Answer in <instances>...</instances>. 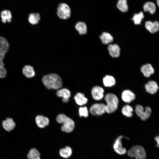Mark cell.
Returning a JSON list of instances; mask_svg holds the SVG:
<instances>
[{
  "label": "cell",
  "instance_id": "21",
  "mask_svg": "<svg viewBox=\"0 0 159 159\" xmlns=\"http://www.w3.org/2000/svg\"><path fill=\"white\" fill-rule=\"evenodd\" d=\"M9 44L7 40L0 45V60L2 61L5 54L9 48Z\"/></svg>",
  "mask_w": 159,
  "mask_h": 159
},
{
  "label": "cell",
  "instance_id": "36",
  "mask_svg": "<svg viewBox=\"0 0 159 159\" xmlns=\"http://www.w3.org/2000/svg\"><path fill=\"white\" fill-rule=\"evenodd\" d=\"M62 100L63 102L66 103L68 102L69 101V99L63 98Z\"/></svg>",
  "mask_w": 159,
  "mask_h": 159
},
{
  "label": "cell",
  "instance_id": "10",
  "mask_svg": "<svg viewBox=\"0 0 159 159\" xmlns=\"http://www.w3.org/2000/svg\"><path fill=\"white\" fill-rule=\"evenodd\" d=\"M110 55L113 57H117L120 56V49L119 46L116 44H110L108 47Z\"/></svg>",
  "mask_w": 159,
  "mask_h": 159
},
{
  "label": "cell",
  "instance_id": "7",
  "mask_svg": "<svg viewBox=\"0 0 159 159\" xmlns=\"http://www.w3.org/2000/svg\"><path fill=\"white\" fill-rule=\"evenodd\" d=\"M90 111L94 115H100L106 112L105 105L103 103L93 104L90 107Z\"/></svg>",
  "mask_w": 159,
  "mask_h": 159
},
{
  "label": "cell",
  "instance_id": "22",
  "mask_svg": "<svg viewBox=\"0 0 159 159\" xmlns=\"http://www.w3.org/2000/svg\"><path fill=\"white\" fill-rule=\"evenodd\" d=\"M100 37L102 43L104 44L111 43L113 40L112 36L110 33L106 32H103Z\"/></svg>",
  "mask_w": 159,
  "mask_h": 159
},
{
  "label": "cell",
  "instance_id": "20",
  "mask_svg": "<svg viewBox=\"0 0 159 159\" xmlns=\"http://www.w3.org/2000/svg\"><path fill=\"white\" fill-rule=\"evenodd\" d=\"M1 21L4 23L11 22L12 15L9 11L7 10L2 11L1 12Z\"/></svg>",
  "mask_w": 159,
  "mask_h": 159
},
{
  "label": "cell",
  "instance_id": "11",
  "mask_svg": "<svg viewBox=\"0 0 159 159\" xmlns=\"http://www.w3.org/2000/svg\"><path fill=\"white\" fill-rule=\"evenodd\" d=\"M135 98V94L129 90H124L122 94V99L125 102L130 103L134 100Z\"/></svg>",
  "mask_w": 159,
  "mask_h": 159
},
{
  "label": "cell",
  "instance_id": "12",
  "mask_svg": "<svg viewBox=\"0 0 159 159\" xmlns=\"http://www.w3.org/2000/svg\"><path fill=\"white\" fill-rule=\"evenodd\" d=\"M145 87L147 92L152 94L156 93L158 89L157 83L153 81H149L145 85Z\"/></svg>",
  "mask_w": 159,
  "mask_h": 159
},
{
  "label": "cell",
  "instance_id": "30",
  "mask_svg": "<svg viewBox=\"0 0 159 159\" xmlns=\"http://www.w3.org/2000/svg\"><path fill=\"white\" fill-rule=\"evenodd\" d=\"M133 111L132 107L128 105L124 106L122 110L123 114L127 117H131L132 116Z\"/></svg>",
  "mask_w": 159,
  "mask_h": 159
},
{
  "label": "cell",
  "instance_id": "1",
  "mask_svg": "<svg viewBox=\"0 0 159 159\" xmlns=\"http://www.w3.org/2000/svg\"><path fill=\"white\" fill-rule=\"evenodd\" d=\"M42 82L48 89L57 90L61 88L62 85L61 78L58 74H51L44 76L42 79Z\"/></svg>",
  "mask_w": 159,
  "mask_h": 159
},
{
  "label": "cell",
  "instance_id": "3",
  "mask_svg": "<svg viewBox=\"0 0 159 159\" xmlns=\"http://www.w3.org/2000/svg\"><path fill=\"white\" fill-rule=\"evenodd\" d=\"M107 104L105 105L106 112L108 113H112L117 109L118 103V100L114 94L108 93L105 97Z\"/></svg>",
  "mask_w": 159,
  "mask_h": 159
},
{
  "label": "cell",
  "instance_id": "35",
  "mask_svg": "<svg viewBox=\"0 0 159 159\" xmlns=\"http://www.w3.org/2000/svg\"><path fill=\"white\" fill-rule=\"evenodd\" d=\"M159 137L158 136H157L155 138V140L156 141L157 144L156 145L157 147H159Z\"/></svg>",
  "mask_w": 159,
  "mask_h": 159
},
{
  "label": "cell",
  "instance_id": "37",
  "mask_svg": "<svg viewBox=\"0 0 159 159\" xmlns=\"http://www.w3.org/2000/svg\"><path fill=\"white\" fill-rule=\"evenodd\" d=\"M157 3L158 6H159V0H157Z\"/></svg>",
  "mask_w": 159,
  "mask_h": 159
},
{
  "label": "cell",
  "instance_id": "33",
  "mask_svg": "<svg viewBox=\"0 0 159 159\" xmlns=\"http://www.w3.org/2000/svg\"><path fill=\"white\" fill-rule=\"evenodd\" d=\"M7 74L6 69L4 67H0V78H5Z\"/></svg>",
  "mask_w": 159,
  "mask_h": 159
},
{
  "label": "cell",
  "instance_id": "31",
  "mask_svg": "<svg viewBox=\"0 0 159 159\" xmlns=\"http://www.w3.org/2000/svg\"><path fill=\"white\" fill-rule=\"evenodd\" d=\"M144 18V15L143 12L141 11L138 14H135L132 19L133 21L135 24H140L142 19Z\"/></svg>",
  "mask_w": 159,
  "mask_h": 159
},
{
  "label": "cell",
  "instance_id": "27",
  "mask_svg": "<svg viewBox=\"0 0 159 159\" xmlns=\"http://www.w3.org/2000/svg\"><path fill=\"white\" fill-rule=\"evenodd\" d=\"M40 19V15L38 13H31L29 14L28 17L29 22L33 25L38 23Z\"/></svg>",
  "mask_w": 159,
  "mask_h": 159
},
{
  "label": "cell",
  "instance_id": "2",
  "mask_svg": "<svg viewBox=\"0 0 159 159\" xmlns=\"http://www.w3.org/2000/svg\"><path fill=\"white\" fill-rule=\"evenodd\" d=\"M56 120L58 123L63 124L61 128L63 131L69 133L73 130L75 126L74 121L65 115H59L56 118Z\"/></svg>",
  "mask_w": 159,
  "mask_h": 159
},
{
  "label": "cell",
  "instance_id": "14",
  "mask_svg": "<svg viewBox=\"0 0 159 159\" xmlns=\"http://www.w3.org/2000/svg\"><path fill=\"white\" fill-rule=\"evenodd\" d=\"M145 26L149 32L154 33L158 32L159 29V24L157 21L152 22L150 21H146Z\"/></svg>",
  "mask_w": 159,
  "mask_h": 159
},
{
  "label": "cell",
  "instance_id": "4",
  "mask_svg": "<svg viewBox=\"0 0 159 159\" xmlns=\"http://www.w3.org/2000/svg\"><path fill=\"white\" fill-rule=\"evenodd\" d=\"M128 155L135 159H146V153L144 148L141 146L136 145L131 148L128 151Z\"/></svg>",
  "mask_w": 159,
  "mask_h": 159
},
{
  "label": "cell",
  "instance_id": "34",
  "mask_svg": "<svg viewBox=\"0 0 159 159\" xmlns=\"http://www.w3.org/2000/svg\"><path fill=\"white\" fill-rule=\"evenodd\" d=\"M7 40L4 37H0V45Z\"/></svg>",
  "mask_w": 159,
  "mask_h": 159
},
{
  "label": "cell",
  "instance_id": "25",
  "mask_svg": "<svg viewBox=\"0 0 159 159\" xmlns=\"http://www.w3.org/2000/svg\"><path fill=\"white\" fill-rule=\"evenodd\" d=\"M104 85L106 87H111L114 85L115 83V78L112 76L107 75L103 79Z\"/></svg>",
  "mask_w": 159,
  "mask_h": 159
},
{
  "label": "cell",
  "instance_id": "18",
  "mask_svg": "<svg viewBox=\"0 0 159 159\" xmlns=\"http://www.w3.org/2000/svg\"><path fill=\"white\" fill-rule=\"evenodd\" d=\"M74 99L76 103L80 105H85L88 101L87 98L85 97L84 94L80 92L75 95Z\"/></svg>",
  "mask_w": 159,
  "mask_h": 159
},
{
  "label": "cell",
  "instance_id": "6",
  "mask_svg": "<svg viewBox=\"0 0 159 159\" xmlns=\"http://www.w3.org/2000/svg\"><path fill=\"white\" fill-rule=\"evenodd\" d=\"M135 112L142 120L145 121L150 117L151 113V110L149 107H147L145 108V111H144V109L142 106L138 105L135 107Z\"/></svg>",
  "mask_w": 159,
  "mask_h": 159
},
{
  "label": "cell",
  "instance_id": "9",
  "mask_svg": "<svg viewBox=\"0 0 159 159\" xmlns=\"http://www.w3.org/2000/svg\"><path fill=\"white\" fill-rule=\"evenodd\" d=\"M91 93L94 99L97 100H100L103 97L104 90L101 87L95 86L92 88Z\"/></svg>",
  "mask_w": 159,
  "mask_h": 159
},
{
  "label": "cell",
  "instance_id": "24",
  "mask_svg": "<svg viewBox=\"0 0 159 159\" xmlns=\"http://www.w3.org/2000/svg\"><path fill=\"white\" fill-rule=\"evenodd\" d=\"M143 9L145 11H149L151 14H154L156 9L155 4L151 1L147 2L143 6Z\"/></svg>",
  "mask_w": 159,
  "mask_h": 159
},
{
  "label": "cell",
  "instance_id": "5",
  "mask_svg": "<svg viewBox=\"0 0 159 159\" xmlns=\"http://www.w3.org/2000/svg\"><path fill=\"white\" fill-rule=\"evenodd\" d=\"M71 11L69 6L65 3L60 4L57 9V14L59 18L67 19L71 16Z\"/></svg>",
  "mask_w": 159,
  "mask_h": 159
},
{
  "label": "cell",
  "instance_id": "29",
  "mask_svg": "<svg viewBox=\"0 0 159 159\" xmlns=\"http://www.w3.org/2000/svg\"><path fill=\"white\" fill-rule=\"evenodd\" d=\"M117 8L122 12H126L128 10L126 0H119L117 3Z\"/></svg>",
  "mask_w": 159,
  "mask_h": 159
},
{
  "label": "cell",
  "instance_id": "8",
  "mask_svg": "<svg viewBox=\"0 0 159 159\" xmlns=\"http://www.w3.org/2000/svg\"><path fill=\"white\" fill-rule=\"evenodd\" d=\"M123 138L122 135L118 137L115 140L114 145L113 148L115 151L118 154L123 155L126 152V149L122 146L121 139Z\"/></svg>",
  "mask_w": 159,
  "mask_h": 159
},
{
  "label": "cell",
  "instance_id": "28",
  "mask_svg": "<svg viewBox=\"0 0 159 159\" xmlns=\"http://www.w3.org/2000/svg\"><path fill=\"white\" fill-rule=\"evenodd\" d=\"M57 96L63 98L69 99L71 95V93L69 90L66 88H63L58 90L56 92Z\"/></svg>",
  "mask_w": 159,
  "mask_h": 159
},
{
  "label": "cell",
  "instance_id": "26",
  "mask_svg": "<svg viewBox=\"0 0 159 159\" xmlns=\"http://www.w3.org/2000/svg\"><path fill=\"white\" fill-rule=\"evenodd\" d=\"M72 153V148L69 146H66L64 148L60 149L59 151V154L62 157L67 158L69 157Z\"/></svg>",
  "mask_w": 159,
  "mask_h": 159
},
{
  "label": "cell",
  "instance_id": "32",
  "mask_svg": "<svg viewBox=\"0 0 159 159\" xmlns=\"http://www.w3.org/2000/svg\"><path fill=\"white\" fill-rule=\"evenodd\" d=\"M79 114L80 117H85L88 116V111L86 107H80L79 109Z\"/></svg>",
  "mask_w": 159,
  "mask_h": 159
},
{
  "label": "cell",
  "instance_id": "23",
  "mask_svg": "<svg viewBox=\"0 0 159 159\" xmlns=\"http://www.w3.org/2000/svg\"><path fill=\"white\" fill-rule=\"evenodd\" d=\"M75 28L76 30L80 35L85 34L87 32V27L85 23L78 22L75 25Z\"/></svg>",
  "mask_w": 159,
  "mask_h": 159
},
{
  "label": "cell",
  "instance_id": "13",
  "mask_svg": "<svg viewBox=\"0 0 159 159\" xmlns=\"http://www.w3.org/2000/svg\"><path fill=\"white\" fill-rule=\"evenodd\" d=\"M2 125L6 131L10 132L15 128L16 124L12 119L7 118L3 122Z\"/></svg>",
  "mask_w": 159,
  "mask_h": 159
},
{
  "label": "cell",
  "instance_id": "19",
  "mask_svg": "<svg viewBox=\"0 0 159 159\" xmlns=\"http://www.w3.org/2000/svg\"><path fill=\"white\" fill-rule=\"evenodd\" d=\"M22 72L23 74L27 78H32L35 75L33 68L29 65H25L23 68Z\"/></svg>",
  "mask_w": 159,
  "mask_h": 159
},
{
  "label": "cell",
  "instance_id": "17",
  "mask_svg": "<svg viewBox=\"0 0 159 159\" xmlns=\"http://www.w3.org/2000/svg\"><path fill=\"white\" fill-rule=\"evenodd\" d=\"M41 154L36 148H31L27 155V159H41Z\"/></svg>",
  "mask_w": 159,
  "mask_h": 159
},
{
  "label": "cell",
  "instance_id": "16",
  "mask_svg": "<svg viewBox=\"0 0 159 159\" xmlns=\"http://www.w3.org/2000/svg\"><path fill=\"white\" fill-rule=\"evenodd\" d=\"M141 71L144 75L146 77H149L154 72V70L153 67L150 64H147L142 66Z\"/></svg>",
  "mask_w": 159,
  "mask_h": 159
},
{
  "label": "cell",
  "instance_id": "15",
  "mask_svg": "<svg viewBox=\"0 0 159 159\" xmlns=\"http://www.w3.org/2000/svg\"><path fill=\"white\" fill-rule=\"evenodd\" d=\"M35 120L37 126L40 128H43L47 125L49 122V119L42 115L36 116Z\"/></svg>",
  "mask_w": 159,
  "mask_h": 159
}]
</instances>
